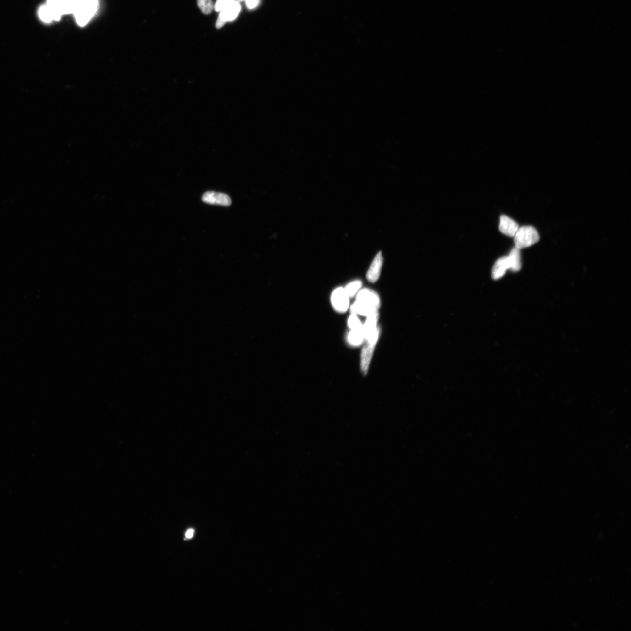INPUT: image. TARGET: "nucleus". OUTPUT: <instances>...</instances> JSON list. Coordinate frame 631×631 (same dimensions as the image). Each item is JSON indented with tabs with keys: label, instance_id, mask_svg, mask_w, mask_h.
Instances as JSON below:
<instances>
[{
	"label": "nucleus",
	"instance_id": "8",
	"mask_svg": "<svg viewBox=\"0 0 631 631\" xmlns=\"http://www.w3.org/2000/svg\"><path fill=\"white\" fill-rule=\"evenodd\" d=\"M202 199L203 202L211 205L228 206L232 203L231 198L227 194L214 191L206 192Z\"/></svg>",
	"mask_w": 631,
	"mask_h": 631
},
{
	"label": "nucleus",
	"instance_id": "12",
	"mask_svg": "<svg viewBox=\"0 0 631 631\" xmlns=\"http://www.w3.org/2000/svg\"><path fill=\"white\" fill-rule=\"evenodd\" d=\"M507 256L503 257L496 261L493 266L492 276L493 279L498 280L504 276L507 269H509Z\"/></svg>",
	"mask_w": 631,
	"mask_h": 631
},
{
	"label": "nucleus",
	"instance_id": "18",
	"mask_svg": "<svg viewBox=\"0 0 631 631\" xmlns=\"http://www.w3.org/2000/svg\"><path fill=\"white\" fill-rule=\"evenodd\" d=\"M348 325L351 330H357L363 328V325H361L360 321L358 319L356 315L352 314L349 316L348 320Z\"/></svg>",
	"mask_w": 631,
	"mask_h": 631
},
{
	"label": "nucleus",
	"instance_id": "9",
	"mask_svg": "<svg viewBox=\"0 0 631 631\" xmlns=\"http://www.w3.org/2000/svg\"><path fill=\"white\" fill-rule=\"evenodd\" d=\"M519 228L518 223L506 215H502L500 217L499 229L506 236L514 237Z\"/></svg>",
	"mask_w": 631,
	"mask_h": 631
},
{
	"label": "nucleus",
	"instance_id": "22",
	"mask_svg": "<svg viewBox=\"0 0 631 631\" xmlns=\"http://www.w3.org/2000/svg\"><path fill=\"white\" fill-rule=\"evenodd\" d=\"M240 1H243V0H240Z\"/></svg>",
	"mask_w": 631,
	"mask_h": 631
},
{
	"label": "nucleus",
	"instance_id": "15",
	"mask_svg": "<svg viewBox=\"0 0 631 631\" xmlns=\"http://www.w3.org/2000/svg\"><path fill=\"white\" fill-rule=\"evenodd\" d=\"M39 16L40 18L43 22L45 23H50L55 21L54 20L53 14L51 13L50 8L48 7L47 4L42 5L39 11Z\"/></svg>",
	"mask_w": 631,
	"mask_h": 631
},
{
	"label": "nucleus",
	"instance_id": "13",
	"mask_svg": "<svg viewBox=\"0 0 631 631\" xmlns=\"http://www.w3.org/2000/svg\"><path fill=\"white\" fill-rule=\"evenodd\" d=\"M507 259H508L510 270L513 272L520 271L521 268L520 249L516 247L513 248L510 252L509 256H507Z\"/></svg>",
	"mask_w": 631,
	"mask_h": 631
},
{
	"label": "nucleus",
	"instance_id": "4",
	"mask_svg": "<svg viewBox=\"0 0 631 631\" xmlns=\"http://www.w3.org/2000/svg\"><path fill=\"white\" fill-rule=\"evenodd\" d=\"M77 0H48V7L53 13L55 21L63 15L73 14Z\"/></svg>",
	"mask_w": 631,
	"mask_h": 631
},
{
	"label": "nucleus",
	"instance_id": "10",
	"mask_svg": "<svg viewBox=\"0 0 631 631\" xmlns=\"http://www.w3.org/2000/svg\"><path fill=\"white\" fill-rule=\"evenodd\" d=\"M383 265V257L381 252H379L377 256L375 257L371 265L368 273H367V279L371 282H375L378 280L380 276L381 269Z\"/></svg>",
	"mask_w": 631,
	"mask_h": 631
},
{
	"label": "nucleus",
	"instance_id": "3",
	"mask_svg": "<svg viewBox=\"0 0 631 631\" xmlns=\"http://www.w3.org/2000/svg\"><path fill=\"white\" fill-rule=\"evenodd\" d=\"M514 238L515 247L519 249L531 246L540 240L537 231L530 226L519 228Z\"/></svg>",
	"mask_w": 631,
	"mask_h": 631
},
{
	"label": "nucleus",
	"instance_id": "6",
	"mask_svg": "<svg viewBox=\"0 0 631 631\" xmlns=\"http://www.w3.org/2000/svg\"><path fill=\"white\" fill-rule=\"evenodd\" d=\"M241 6L239 2L234 1L220 11L217 20L216 27L222 28L227 22H231L237 18L240 12Z\"/></svg>",
	"mask_w": 631,
	"mask_h": 631
},
{
	"label": "nucleus",
	"instance_id": "7",
	"mask_svg": "<svg viewBox=\"0 0 631 631\" xmlns=\"http://www.w3.org/2000/svg\"><path fill=\"white\" fill-rule=\"evenodd\" d=\"M331 300L334 308L338 312H345L349 308V297L343 288L335 289L332 294Z\"/></svg>",
	"mask_w": 631,
	"mask_h": 631
},
{
	"label": "nucleus",
	"instance_id": "2",
	"mask_svg": "<svg viewBox=\"0 0 631 631\" xmlns=\"http://www.w3.org/2000/svg\"><path fill=\"white\" fill-rule=\"evenodd\" d=\"M99 0H77L73 14L77 24L84 27L96 13Z\"/></svg>",
	"mask_w": 631,
	"mask_h": 631
},
{
	"label": "nucleus",
	"instance_id": "21",
	"mask_svg": "<svg viewBox=\"0 0 631 631\" xmlns=\"http://www.w3.org/2000/svg\"><path fill=\"white\" fill-rule=\"evenodd\" d=\"M194 531L193 529H189V530L187 531V532H186V536H186V539H190V538H193V535H194Z\"/></svg>",
	"mask_w": 631,
	"mask_h": 631
},
{
	"label": "nucleus",
	"instance_id": "14",
	"mask_svg": "<svg viewBox=\"0 0 631 631\" xmlns=\"http://www.w3.org/2000/svg\"><path fill=\"white\" fill-rule=\"evenodd\" d=\"M348 342L352 346H360L364 340L363 328L357 330H351L347 337Z\"/></svg>",
	"mask_w": 631,
	"mask_h": 631
},
{
	"label": "nucleus",
	"instance_id": "17",
	"mask_svg": "<svg viewBox=\"0 0 631 631\" xmlns=\"http://www.w3.org/2000/svg\"><path fill=\"white\" fill-rule=\"evenodd\" d=\"M198 6L203 14H209L213 10V2L212 0H198Z\"/></svg>",
	"mask_w": 631,
	"mask_h": 631
},
{
	"label": "nucleus",
	"instance_id": "11",
	"mask_svg": "<svg viewBox=\"0 0 631 631\" xmlns=\"http://www.w3.org/2000/svg\"><path fill=\"white\" fill-rule=\"evenodd\" d=\"M375 346L370 345L366 343L365 345L363 347L362 351H361V371L363 374L366 375L368 373L370 363H371V358L373 353H374Z\"/></svg>",
	"mask_w": 631,
	"mask_h": 631
},
{
	"label": "nucleus",
	"instance_id": "20",
	"mask_svg": "<svg viewBox=\"0 0 631 631\" xmlns=\"http://www.w3.org/2000/svg\"><path fill=\"white\" fill-rule=\"evenodd\" d=\"M245 1L247 7L250 10L256 8L260 3V0H245Z\"/></svg>",
	"mask_w": 631,
	"mask_h": 631
},
{
	"label": "nucleus",
	"instance_id": "16",
	"mask_svg": "<svg viewBox=\"0 0 631 631\" xmlns=\"http://www.w3.org/2000/svg\"><path fill=\"white\" fill-rule=\"evenodd\" d=\"M362 286V282L360 281H354L346 286L345 291L349 297H353Z\"/></svg>",
	"mask_w": 631,
	"mask_h": 631
},
{
	"label": "nucleus",
	"instance_id": "5",
	"mask_svg": "<svg viewBox=\"0 0 631 631\" xmlns=\"http://www.w3.org/2000/svg\"><path fill=\"white\" fill-rule=\"evenodd\" d=\"M366 322L363 327L364 340L370 345L375 346L379 337V329L377 328L378 312L367 317Z\"/></svg>",
	"mask_w": 631,
	"mask_h": 631
},
{
	"label": "nucleus",
	"instance_id": "1",
	"mask_svg": "<svg viewBox=\"0 0 631 631\" xmlns=\"http://www.w3.org/2000/svg\"><path fill=\"white\" fill-rule=\"evenodd\" d=\"M356 299L351 307L352 314L368 317L378 312L380 299L375 292L368 289H363L358 292Z\"/></svg>",
	"mask_w": 631,
	"mask_h": 631
},
{
	"label": "nucleus",
	"instance_id": "19",
	"mask_svg": "<svg viewBox=\"0 0 631 631\" xmlns=\"http://www.w3.org/2000/svg\"><path fill=\"white\" fill-rule=\"evenodd\" d=\"M234 1L235 0H217L215 5V11L220 12V11L233 3Z\"/></svg>",
	"mask_w": 631,
	"mask_h": 631
}]
</instances>
